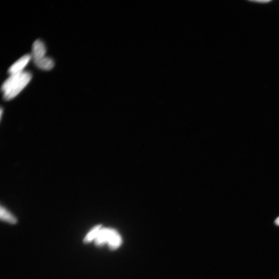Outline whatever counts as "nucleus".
<instances>
[{"mask_svg": "<svg viewBox=\"0 0 279 279\" xmlns=\"http://www.w3.org/2000/svg\"><path fill=\"white\" fill-rule=\"evenodd\" d=\"M46 54V48L44 43L37 40L32 47V58L33 59L34 62L41 60L45 57Z\"/></svg>", "mask_w": 279, "mask_h": 279, "instance_id": "nucleus-4", "label": "nucleus"}, {"mask_svg": "<svg viewBox=\"0 0 279 279\" xmlns=\"http://www.w3.org/2000/svg\"><path fill=\"white\" fill-rule=\"evenodd\" d=\"M34 63L37 68L44 71H50L54 68L55 66L54 60L47 57L35 62Z\"/></svg>", "mask_w": 279, "mask_h": 279, "instance_id": "nucleus-5", "label": "nucleus"}, {"mask_svg": "<svg viewBox=\"0 0 279 279\" xmlns=\"http://www.w3.org/2000/svg\"><path fill=\"white\" fill-rule=\"evenodd\" d=\"M32 78V74L26 71L10 75L1 87L4 99L9 100L16 97L30 83Z\"/></svg>", "mask_w": 279, "mask_h": 279, "instance_id": "nucleus-1", "label": "nucleus"}, {"mask_svg": "<svg viewBox=\"0 0 279 279\" xmlns=\"http://www.w3.org/2000/svg\"><path fill=\"white\" fill-rule=\"evenodd\" d=\"M101 228V225H97L93 228L84 238V243L88 244L93 241H95Z\"/></svg>", "mask_w": 279, "mask_h": 279, "instance_id": "nucleus-7", "label": "nucleus"}, {"mask_svg": "<svg viewBox=\"0 0 279 279\" xmlns=\"http://www.w3.org/2000/svg\"><path fill=\"white\" fill-rule=\"evenodd\" d=\"M31 58L32 55H31L23 56L10 66L8 70V73L10 75H13L24 72V69L27 65Z\"/></svg>", "mask_w": 279, "mask_h": 279, "instance_id": "nucleus-3", "label": "nucleus"}, {"mask_svg": "<svg viewBox=\"0 0 279 279\" xmlns=\"http://www.w3.org/2000/svg\"><path fill=\"white\" fill-rule=\"evenodd\" d=\"M95 243L98 247L107 244L111 250H114L121 246L122 239L116 230L101 228L95 240Z\"/></svg>", "mask_w": 279, "mask_h": 279, "instance_id": "nucleus-2", "label": "nucleus"}, {"mask_svg": "<svg viewBox=\"0 0 279 279\" xmlns=\"http://www.w3.org/2000/svg\"><path fill=\"white\" fill-rule=\"evenodd\" d=\"M270 1H267V0H265V1H264V0H262V1H254V2H255L261 3H269Z\"/></svg>", "mask_w": 279, "mask_h": 279, "instance_id": "nucleus-8", "label": "nucleus"}, {"mask_svg": "<svg viewBox=\"0 0 279 279\" xmlns=\"http://www.w3.org/2000/svg\"><path fill=\"white\" fill-rule=\"evenodd\" d=\"M2 113H3V109L1 108V118H2Z\"/></svg>", "mask_w": 279, "mask_h": 279, "instance_id": "nucleus-10", "label": "nucleus"}, {"mask_svg": "<svg viewBox=\"0 0 279 279\" xmlns=\"http://www.w3.org/2000/svg\"><path fill=\"white\" fill-rule=\"evenodd\" d=\"M0 217L2 220L12 224H16L17 222V218L2 206L0 209Z\"/></svg>", "mask_w": 279, "mask_h": 279, "instance_id": "nucleus-6", "label": "nucleus"}, {"mask_svg": "<svg viewBox=\"0 0 279 279\" xmlns=\"http://www.w3.org/2000/svg\"><path fill=\"white\" fill-rule=\"evenodd\" d=\"M275 223L277 225L279 226V217L278 218H277V219L275 221Z\"/></svg>", "mask_w": 279, "mask_h": 279, "instance_id": "nucleus-9", "label": "nucleus"}]
</instances>
